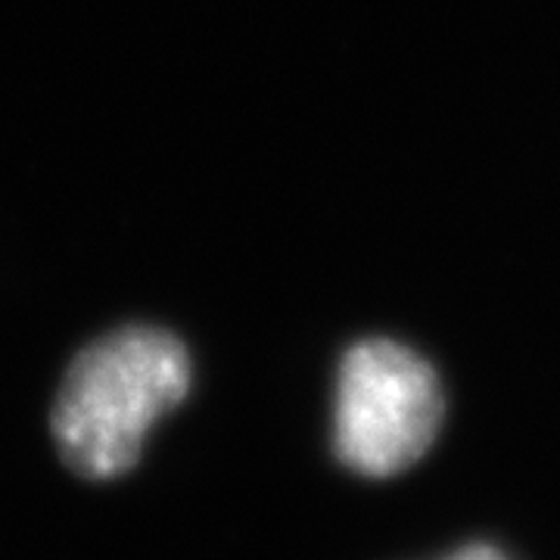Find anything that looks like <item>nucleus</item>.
<instances>
[{"label": "nucleus", "mask_w": 560, "mask_h": 560, "mask_svg": "<svg viewBox=\"0 0 560 560\" xmlns=\"http://www.w3.org/2000/svg\"><path fill=\"white\" fill-rule=\"evenodd\" d=\"M448 560H511V558H504L499 548H492V545H467V548H460L458 555H452Z\"/></svg>", "instance_id": "obj_3"}, {"label": "nucleus", "mask_w": 560, "mask_h": 560, "mask_svg": "<svg viewBox=\"0 0 560 560\" xmlns=\"http://www.w3.org/2000/svg\"><path fill=\"white\" fill-rule=\"evenodd\" d=\"M194 361L165 327L125 324L88 342L62 374L50 411L60 460L81 480L128 474L150 427L187 399Z\"/></svg>", "instance_id": "obj_1"}, {"label": "nucleus", "mask_w": 560, "mask_h": 560, "mask_svg": "<svg viewBox=\"0 0 560 560\" xmlns=\"http://www.w3.org/2000/svg\"><path fill=\"white\" fill-rule=\"evenodd\" d=\"M442 423L436 371L393 340L355 342L337 377V458L361 477H396L433 445Z\"/></svg>", "instance_id": "obj_2"}]
</instances>
